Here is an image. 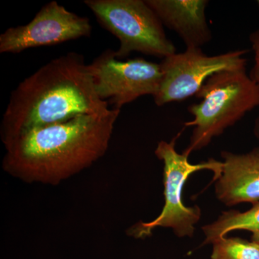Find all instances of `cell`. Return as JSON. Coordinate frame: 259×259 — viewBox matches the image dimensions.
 <instances>
[{"label": "cell", "instance_id": "6da1fadb", "mask_svg": "<svg viewBox=\"0 0 259 259\" xmlns=\"http://www.w3.org/2000/svg\"><path fill=\"white\" fill-rule=\"evenodd\" d=\"M120 113L111 108L19 135L4 144L3 169L25 183L59 185L106 153Z\"/></svg>", "mask_w": 259, "mask_h": 259}, {"label": "cell", "instance_id": "7a4b0ae2", "mask_svg": "<svg viewBox=\"0 0 259 259\" xmlns=\"http://www.w3.org/2000/svg\"><path fill=\"white\" fill-rule=\"evenodd\" d=\"M97 95L84 56L69 52L52 59L12 92L1 122L3 144L30 130L81 115L108 112Z\"/></svg>", "mask_w": 259, "mask_h": 259}, {"label": "cell", "instance_id": "3957f363", "mask_svg": "<svg viewBox=\"0 0 259 259\" xmlns=\"http://www.w3.org/2000/svg\"><path fill=\"white\" fill-rule=\"evenodd\" d=\"M195 97L202 100L188 107L193 120L185 124L194 127L190 144L184 151L188 155L207 147L214 138L259 107V89L246 69L212 75Z\"/></svg>", "mask_w": 259, "mask_h": 259}, {"label": "cell", "instance_id": "277c9868", "mask_svg": "<svg viewBox=\"0 0 259 259\" xmlns=\"http://www.w3.org/2000/svg\"><path fill=\"white\" fill-rule=\"evenodd\" d=\"M180 136L179 134L169 142L160 141L155 150L156 157L163 163L165 202L161 213L151 222L136 223L127 230L128 236L137 239L147 238L157 228H171L179 238L194 236L195 225L200 221L202 211L199 206L187 207L184 204V186L191 175L201 170L212 171L213 180H215L221 175L223 162L209 158L197 164L190 163V155L177 151L176 141Z\"/></svg>", "mask_w": 259, "mask_h": 259}, {"label": "cell", "instance_id": "5b68a950", "mask_svg": "<svg viewBox=\"0 0 259 259\" xmlns=\"http://www.w3.org/2000/svg\"><path fill=\"white\" fill-rule=\"evenodd\" d=\"M99 23L120 41L116 58L124 60L133 52L163 59L176 54L161 20L146 0H84Z\"/></svg>", "mask_w": 259, "mask_h": 259}, {"label": "cell", "instance_id": "8992f818", "mask_svg": "<svg viewBox=\"0 0 259 259\" xmlns=\"http://www.w3.org/2000/svg\"><path fill=\"white\" fill-rule=\"evenodd\" d=\"M248 50L239 49L208 56L202 48H186L182 53L165 58L160 63L162 72L155 104L161 107L196 96L205 81L214 74L226 70L246 69Z\"/></svg>", "mask_w": 259, "mask_h": 259}, {"label": "cell", "instance_id": "52a82bcc", "mask_svg": "<svg viewBox=\"0 0 259 259\" xmlns=\"http://www.w3.org/2000/svg\"><path fill=\"white\" fill-rule=\"evenodd\" d=\"M89 66L98 96L118 110L139 97H154L161 83L160 64L143 58L119 60L112 49L104 51Z\"/></svg>", "mask_w": 259, "mask_h": 259}, {"label": "cell", "instance_id": "ba28073f", "mask_svg": "<svg viewBox=\"0 0 259 259\" xmlns=\"http://www.w3.org/2000/svg\"><path fill=\"white\" fill-rule=\"evenodd\" d=\"M93 27L86 17L70 12L51 1L39 10L30 23L10 27L0 35L1 54H19L32 48L57 45L90 37Z\"/></svg>", "mask_w": 259, "mask_h": 259}, {"label": "cell", "instance_id": "9c48e42d", "mask_svg": "<svg viewBox=\"0 0 259 259\" xmlns=\"http://www.w3.org/2000/svg\"><path fill=\"white\" fill-rule=\"evenodd\" d=\"M221 175L213 180L218 200L227 207L259 202V146L244 153L221 152Z\"/></svg>", "mask_w": 259, "mask_h": 259}, {"label": "cell", "instance_id": "30bf717a", "mask_svg": "<svg viewBox=\"0 0 259 259\" xmlns=\"http://www.w3.org/2000/svg\"><path fill=\"white\" fill-rule=\"evenodd\" d=\"M163 27L176 32L186 48H202L212 39L207 0H146Z\"/></svg>", "mask_w": 259, "mask_h": 259}, {"label": "cell", "instance_id": "8fae6325", "mask_svg": "<svg viewBox=\"0 0 259 259\" xmlns=\"http://www.w3.org/2000/svg\"><path fill=\"white\" fill-rule=\"evenodd\" d=\"M205 238L203 244L214 243L230 232L247 231L251 233V241L259 243V202L245 212L236 209L223 212L214 222L202 227Z\"/></svg>", "mask_w": 259, "mask_h": 259}, {"label": "cell", "instance_id": "7c38bea8", "mask_svg": "<svg viewBox=\"0 0 259 259\" xmlns=\"http://www.w3.org/2000/svg\"><path fill=\"white\" fill-rule=\"evenodd\" d=\"M211 259H259V243L238 237H222L212 243Z\"/></svg>", "mask_w": 259, "mask_h": 259}, {"label": "cell", "instance_id": "4fadbf2b", "mask_svg": "<svg viewBox=\"0 0 259 259\" xmlns=\"http://www.w3.org/2000/svg\"><path fill=\"white\" fill-rule=\"evenodd\" d=\"M249 41L254 54V65L249 75L259 89V28L250 34Z\"/></svg>", "mask_w": 259, "mask_h": 259}, {"label": "cell", "instance_id": "5bb4252c", "mask_svg": "<svg viewBox=\"0 0 259 259\" xmlns=\"http://www.w3.org/2000/svg\"><path fill=\"white\" fill-rule=\"evenodd\" d=\"M253 134H254L255 137L256 138L259 142V113L255 120L254 126H253Z\"/></svg>", "mask_w": 259, "mask_h": 259}]
</instances>
